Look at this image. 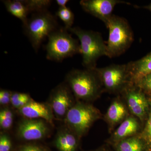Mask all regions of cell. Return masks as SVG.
I'll list each match as a JSON object with an SVG mask.
<instances>
[{"mask_svg": "<svg viewBox=\"0 0 151 151\" xmlns=\"http://www.w3.org/2000/svg\"><path fill=\"white\" fill-rule=\"evenodd\" d=\"M16 151H46L41 147L35 145H25L19 148Z\"/></svg>", "mask_w": 151, "mask_h": 151, "instance_id": "obj_26", "label": "cell"}, {"mask_svg": "<svg viewBox=\"0 0 151 151\" xmlns=\"http://www.w3.org/2000/svg\"><path fill=\"white\" fill-rule=\"evenodd\" d=\"M8 12L20 19L23 23L27 20L30 13L47 10L51 4L49 0H6L2 1Z\"/></svg>", "mask_w": 151, "mask_h": 151, "instance_id": "obj_8", "label": "cell"}, {"mask_svg": "<svg viewBox=\"0 0 151 151\" xmlns=\"http://www.w3.org/2000/svg\"><path fill=\"white\" fill-rule=\"evenodd\" d=\"M48 131L47 125L43 120L25 119L19 124L17 134L24 140H39L46 137Z\"/></svg>", "mask_w": 151, "mask_h": 151, "instance_id": "obj_12", "label": "cell"}, {"mask_svg": "<svg viewBox=\"0 0 151 151\" xmlns=\"http://www.w3.org/2000/svg\"><path fill=\"white\" fill-rule=\"evenodd\" d=\"M100 117V111L93 105L78 102L70 108L64 119L68 128L79 137Z\"/></svg>", "mask_w": 151, "mask_h": 151, "instance_id": "obj_6", "label": "cell"}, {"mask_svg": "<svg viewBox=\"0 0 151 151\" xmlns=\"http://www.w3.org/2000/svg\"><path fill=\"white\" fill-rule=\"evenodd\" d=\"M23 24L25 34L36 52L45 39L58 29L55 17L47 10L34 13Z\"/></svg>", "mask_w": 151, "mask_h": 151, "instance_id": "obj_4", "label": "cell"}, {"mask_svg": "<svg viewBox=\"0 0 151 151\" xmlns=\"http://www.w3.org/2000/svg\"><path fill=\"white\" fill-rule=\"evenodd\" d=\"M139 124L134 117L125 119L113 133L112 140L115 143L134 134L139 129Z\"/></svg>", "mask_w": 151, "mask_h": 151, "instance_id": "obj_16", "label": "cell"}, {"mask_svg": "<svg viewBox=\"0 0 151 151\" xmlns=\"http://www.w3.org/2000/svg\"><path fill=\"white\" fill-rule=\"evenodd\" d=\"M69 2L68 0H56V2L59 7H66V4Z\"/></svg>", "mask_w": 151, "mask_h": 151, "instance_id": "obj_27", "label": "cell"}, {"mask_svg": "<svg viewBox=\"0 0 151 151\" xmlns=\"http://www.w3.org/2000/svg\"><path fill=\"white\" fill-rule=\"evenodd\" d=\"M134 84L143 90L151 92V73L144 76Z\"/></svg>", "mask_w": 151, "mask_h": 151, "instance_id": "obj_23", "label": "cell"}, {"mask_svg": "<svg viewBox=\"0 0 151 151\" xmlns=\"http://www.w3.org/2000/svg\"><path fill=\"white\" fill-rule=\"evenodd\" d=\"M19 110L20 114L26 119H43L50 124L52 123L54 114L48 103H39L32 99Z\"/></svg>", "mask_w": 151, "mask_h": 151, "instance_id": "obj_13", "label": "cell"}, {"mask_svg": "<svg viewBox=\"0 0 151 151\" xmlns=\"http://www.w3.org/2000/svg\"><path fill=\"white\" fill-rule=\"evenodd\" d=\"M65 83L76 98L84 100L96 98L102 87L95 68L71 70L66 75Z\"/></svg>", "mask_w": 151, "mask_h": 151, "instance_id": "obj_3", "label": "cell"}, {"mask_svg": "<svg viewBox=\"0 0 151 151\" xmlns=\"http://www.w3.org/2000/svg\"><path fill=\"white\" fill-rule=\"evenodd\" d=\"M68 31L79 40L82 64L85 68L94 69L96 67L97 60L101 57L107 56L106 43L100 33L78 27L71 28Z\"/></svg>", "mask_w": 151, "mask_h": 151, "instance_id": "obj_2", "label": "cell"}, {"mask_svg": "<svg viewBox=\"0 0 151 151\" xmlns=\"http://www.w3.org/2000/svg\"><path fill=\"white\" fill-rule=\"evenodd\" d=\"M147 8H148V9H149L151 11V4L150 5V6H148V7Z\"/></svg>", "mask_w": 151, "mask_h": 151, "instance_id": "obj_29", "label": "cell"}, {"mask_svg": "<svg viewBox=\"0 0 151 151\" xmlns=\"http://www.w3.org/2000/svg\"><path fill=\"white\" fill-rule=\"evenodd\" d=\"M78 137L68 127L59 130L55 145L59 151H76L78 147Z\"/></svg>", "mask_w": 151, "mask_h": 151, "instance_id": "obj_14", "label": "cell"}, {"mask_svg": "<svg viewBox=\"0 0 151 151\" xmlns=\"http://www.w3.org/2000/svg\"><path fill=\"white\" fill-rule=\"evenodd\" d=\"M109 30L106 43L107 56H119L128 49L134 40L132 28L126 19L112 15L105 23Z\"/></svg>", "mask_w": 151, "mask_h": 151, "instance_id": "obj_1", "label": "cell"}, {"mask_svg": "<svg viewBox=\"0 0 151 151\" xmlns=\"http://www.w3.org/2000/svg\"><path fill=\"white\" fill-rule=\"evenodd\" d=\"M132 83L151 73V52L143 58L127 63Z\"/></svg>", "mask_w": 151, "mask_h": 151, "instance_id": "obj_15", "label": "cell"}, {"mask_svg": "<svg viewBox=\"0 0 151 151\" xmlns=\"http://www.w3.org/2000/svg\"><path fill=\"white\" fill-rule=\"evenodd\" d=\"M12 112L7 108L1 110L0 112V126L3 129H8L13 122Z\"/></svg>", "mask_w": 151, "mask_h": 151, "instance_id": "obj_21", "label": "cell"}, {"mask_svg": "<svg viewBox=\"0 0 151 151\" xmlns=\"http://www.w3.org/2000/svg\"><path fill=\"white\" fill-rule=\"evenodd\" d=\"M126 107L122 101L116 100L111 103L106 113V118L111 125H116L122 122L127 116Z\"/></svg>", "mask_w": 151, "mask_h": 151, "instance_id": "obj_17", "label": "cell"}, {"mask_svg": "<svg viewBox=\"0 0 151 151\" xmlns=\"http://www.w3.org/2000/svg\"><path fill=\"white\" fill-rule=\"evenodd\" d=\"M12 92L6 89H1L0 91V104L7 105L11 103V96Z\"/></svg>", "mask_w": 151, "mask_h": 151, "instance_id": "obj_25", "label": "cell"}, {"mask_svg": "<svg viewBox=\"0 0 151 151\" xmlns=\"http://www.w3.org/2000/svg\"><path fill=\"white\" fill-rule=\"evenodd\" d=\"M56 16L64 23L65 28L68 30L72 28L74 20L73 12L67 7H59L56 13Z\"/></svg>", "mask_w": 151, "mask_h": 151, "instance_id": "obj_19", "label": "cell"}, {"mask_svg": "<svg viewBox=\"0 0 151 151\" xmlns=\"http://www.w3.org/2000/svg\"><path fill=\"white\" fill-rule=\"evenodd\" d=\"M117 151H146L148 147L142 139L131 137L115 143Z\"/></svg>", "mask_w": 151, "mask_h": 151, "instance_id": "obj_18", "label": "cell"}, {"mask_svg": "<svg viewBox=\"0 0 151 151\" xmlns=\"http://www.w3.org/2000/svg\"><path fill=\"white\" fill-rule=\"evenodd\" d=\"M123 92L125 93L127 104L131 112L141 120L145 119L149 104L143 90L136 84L132 83Z\"/></svg>", "mask_w": 151, "mask_h": 151, "instance_id": "obj_10", "label": "cell"}, {"mask_svg": "<svg viewBox=\"0 0 151 151\" xmlns=\"http://www.w3.org/2000/svg\"><path fill=\"white\" fill-rule=\"evenodd\" d=\"M32 100L28 94L20 92H12L11 103L15 108L19 109L26 105Z\"/></svg>", "mask_w": 151, "mask_h": 151, "instance_id": "obj_20", "label": "cell"}, {"mask_svg": "<svg viewBox=\"0 0 151 151\" xmlns=\"http://www.w3.org/2000/svg\"><path fill=\"white\" fill-rule=\"evenodd\" d=\"M71 91L66 83L56 86L52 91L48 103L54 116L58 119H65L73 106Z\"/></svg>", "mask_w": 151, "mask_h": 151, "instance_id": "obj_9", "label": "cell"}, {"mask_svg": "<svg viewBox=\"0 0 151 151\" xmlns=\"http://www.w3.org/2000/svg\"><path fill=\"white\" fill-rule=\"evenodd\" d=\"M92 151H105V150L103 148H99L98 149H97V150H94Z\"/></svg>", "mask_w": 151, "mask_h": 151, "instance_id": "obj_28", "label": "cell"}, {"mask_svg": "<svg viewBox=\"0 0 151 151\" xmlns=\"http://www.w3.org/2000/svg\"><path fill=\"white\" fill-rule=\"evenodd\" d=\"M142 139L145 142L148 148L151 149V105L147 122L143 132Z\"/></svg>", "mask_w": 151, "mask_h": 151, "instance_id": "obj_22", "label": "cell"}, {"mask_svg": "<svg viewBox=\"0 0 151 151\" xmlns=\"http://www.w3.org/2000/svg\"><path fill=\"white\" fill-rule=\"evenodd\" d=\"M12 144L9 138L6 134L1 135L0 137V151H10Z\"/></svg>", "mask_w": 151, "mask_h": 151, "instance_id": "obj_24", "label": "cell"}, {"mask_svg": "<svg viewBox=\"0 0 151 151\" xmlns=\"http://www.w3.org/2000/svg\"><path fill=\"white\" fill-rule=\"evenodd\" d=\"M95 70L102 87L108 92L123 91L132 83L127 63L96 67Z\"/></svg>", "mask_w": 151, "mask_h": 151, "instance_id": "obj_7", "label": "cell"}, {"mask_svg": "<svg viewBox=\"0 0 151 151\" xmlns=\"http://www.w3.org/2000/svg\"><path fill=\"white\" fill-rule=\"evenodd\" d=\"M120 4H130L120 0H81L80 2L84 11L105 24L113 15L115 7Z\"/></svg>", "mask_w": 151, "mask_h": 151, "instance_id": "obj_11", "label": "cell"}, {"mask_svg": "<svg viewBox=\"0 0 151 151\" xmlns=\"http://www.w3.org/2000/svg\"><path fill=\"white\" fill-rule=\"evenodd\" d=\"M64 28L58 29L48 36L46 45V58L49 60L62 61L67 58L80 53L78 40L72 37Z\"/></svg>", "mask_w": 151, "mask_h": 151, "instance_id": "obj_5", "label": "cell"}]
</instances>
